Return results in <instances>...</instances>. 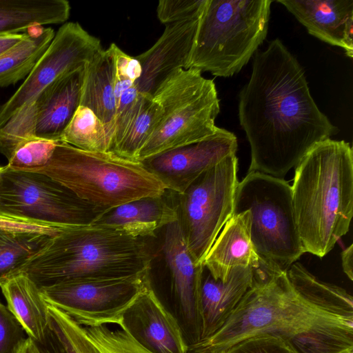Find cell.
Here are the masks:
<instances>
[{
	"label": "cell",
	"instance_id": "6da1fadb",
	"mask_svg": "<svg viewBox=\"0 0 353 353\" xmlns=\"http://www.w3.org/2000/svg\"><path fill=\"white\" fill-rule=\"evenodd\" d=\"M238 115L251 151L249 172L284 179L316 143L339 132L316 105L305 72L274 39L254 57Z\"/></svg>",
	"mask_w": 353,
	"mask_h": 353
},
{
	"label": "cell",
	"instance_id": "7a4b0ae2",
	"mask_svg": "<svg viewBox=\"0 0 353 353\" xmlns=\"http://www.w3.org/2000/svg\"><path fill=\"white\" fill-rule=\"evenodd\" d=\"M353 320L352 296L317 279L301 263L287 270L260 258L252 285L224 325L195 345L218 353L256 335L278 336L287 343L319 326Z\"/></svg>",
	"mask_w": 353,
	"mask_h": 353
},
{
	"label": "cell",
	"instance_id": "3957f363",
	"mask_svg": "<svg viewBox=\"0 0 353 353\" xmlns=\"http://www.w3.org/2000/svg\"><path fill=\"white\" fill-rule=\"evenodd\" d=\"M294 219L304 252L327 254L353 215V151L343 140L316 143L295 167Z\"/></svg>",
	"mask_w": 353,
	"mask_h": 353
},
{
	"label": "cell",
	"instance_id": "277c9868",
	"mask_svg": "<svg viewBox=\"0 0 353 353\" xmlns=\"http://www.w3.org/2000/svg\"><path fill=\"white\" fill-rule=\"evenodd\" d=\"M143 239L90 223L63 228L20 270L39 289L83 279L121 277L151 269Z\"/></svg>",
	"mask_w": 353,
	"mask_h": 353
},
{
	"label": "cell",
	"instance_id": "5b68a950",
	"mask_svg": "<svg viewBox=\"0 0 353 353\" xmlns=\"http://www.w3.org/2000/svg\"><path fill=\"white\" fill-rule=\"evenodd\" d=\"M46 174L79 199L103 212L166 189L141 161L110 152H89L59 141L43 167L30 171Z\"/></svg>",
	"mask_w": 353,
	"mask_h": 353
},
{
	"label": "cell",
	"instance_id": "8992f818",
	"mask_svg": "<svg viewBox=\"0 0 353 353\" xmlns=\"http://www.w3.org/2000/svg\"><path fill=\"white\" fill-rule=\"evenodd\" d=\"M272 0H208L185 70L230 77L265 40Z\"/></svg>",
	"mask_w": 353,
	"mask_h": 353
},
{
	"label": "cell",
	"instance_id": "52a82bcc",
	"mask_svg": "<svg viewBox=\"0 0 353 353\" xmlns=\"http://www.w3.org/2000/svg\"><path fill=\"white\" fill-rule=\"evenodd\" d=\"M153 99L161 105L163 116L137 161L203 141L218 130L215 120L220 104L216 85L196 69L174 73Z\"/></svg>",
	"mask_w": 353,
	"mask_h": 353
},
{
	"label": "cell",
	"instance_id": "ba28073f",
	"mask_svg": "<svg viewBox=\"0 0 353 353\" xmlns=\"http://www.w3.org/2000/svg\"><path fill=\"white\" fill-rule=\"evenodd\" d=\"M249 211L251 239L259 256L287 270L304 254L297 230L291 185L259 172H249L236 186L232 214Z\"/></svg>",
	"mask_w": 353,
	"mask_h": 353
},
{
	"label": "cell",
	"instance_id": "9c48e42d",
	"mask_svg": "<svg viewBox=\"0 0 353 353\" xmlns=\"http://www.w3.org/2000/svg\"><path fill=\"white\" fill-rule=\"evenodd\" d=\"M238 158L228 156L179 194V221L197 265L204 259L233 213L239 181Z\"/></svg>",
	"mask_w": 353,
	"mask_h": 353
},
{
	"label": "cell",
	"instance_id": "30bf717a",
	"mask_svg": "<svg viewBox=\"0 0 353 353\" xmlns=\"http://www.w3.org/2000/svg\"><path fill=\"white\" fill-rule=\"evenodd\" d=\"M0 213L55 227L88 224L101 213L50 176L0 171Z\"/></svg>",
	"mask_w": 353,
	"mask_h": 353
},
{
	"label": "cell",
	"instance_id": "8fae6325",
	"mask_svg": "<svg viewBox=\"0 0 353 353\" xmlns=\"http://www.w3.org/2000/svg\"><path fill=\"white\" fill-rule=\"evenodd\" d=\"M150 270L125 276L71 280L40 289L45 302L83 327L121 325Z\"/></svg>",
	"mask_w": 353,
	"mask_h": 353
},
{
	"label": "cell",
	"instance_id": "7c38bea8",
	"mask_svg": "<svg viewBox=\"0 0 353 353\" xmlns=\"http://www.w3.org/2000/svg\"><path fill=\"white\" fill-rule=\"evenodd\" d=\"M101 50L100 40L79 23H64L23 83L0 108V128L48 85L65 73L85 66Z\"/></svg>",
	"mask_w": 353,
	"mask_h": 353
},
{
	"label": "cell",
	"instance_id": "4fadbf2b",
	"mask_svg": "<svg viewBox=\"0 0 353 353\" xmlns=\"http://www.w3.org/2000/svg\"><path fill=\"white\" fill-rule=\"evenodd\" d=\"M237 138L218 128L203 141L173 149L141 161L166 190L182 194L204 172L228 156L236 154Z\"/></svg>",
	"mask_w": 353,
	"mask_h": 353
},
{
	"label": "cell",
	"instance_id": "5bb4252c",
	"mask_svg": "<svg viewBox=\"0 0 353 353\" xmlns=\"http://www.w3.org/2000/svg\"><path fill=\"white\" fill-rule=\"evenodd\" d=\"M200 19L165 25L157 41L135 57L141 74L134 83L139 92L153 97L159 88L174 73L186 68Z\"/></svg>",
	"mask_w": 353,
	"mask_h": 353
},
{
	"label": "cell",
	"instance_id": "9a60e30c",
	"mask_svg": "<svg viewBox=\"0 0 353 353\" xmlns=\"http://www.w3.org/2000/svg\"><path fill=\"white\" fill-rule=\"evenodd\" d=\"M124 323L141 344L155 353H188L190 344L174 316L161 303L149 281L127 312Z\"/></svg>",
	"mask_w": 353,
	"mask_h": 353
},
{
	"label": "cell",
	"instance_id": "2e32d148",
	"mask_svg": "<svg viewBox=\"0 0 353 353\" xmlns=\"http://www.w3.org/2000/svg\"><path fill=\"white\" fill-rule=\"evenodd\" d=\"M162 252L180 312L196 343L200 341L197 305L204 267L192 258L179 220L165 227Z\"/></svg>",
	"mask_w": 353,
	"mask_h": 353
},
{
	"label": "cell",
	"instance_id": "e0dca14e",
	"mask_svg": "<svg viewBox=\"0 0 353 353\" xmlns=\"http://www.w3.org/2000/svg\"><path fill=\"white\" fill-rule=\"evenodd\" d=\"M307 30L353 57V0H278Z\"/></svg>",
	"mask_w": 353,
	"mask_h": 353
},
{
	"label": "cell",
	"instance_id": "ac0fdd59",
	"mask_svg": "<svg viewBox=\"0 0 353 353\" xmlns=\"http://www.w3.org/2000/svg\"><path fill=\"white\" fill-rule=\"evenodd\" d=\"M252 281L250 267L234 268L225 281L213 278L204 268L197 305L199 341L209 339L224 325Z\"/></svg>",
	"mask_w": 353,
	"mask_h": 353
},
{
	"label": "cell",
	"instance_id": "d6986e66",
	"mask_svg": "<svg viewBox=\"0 0 353 353\" xmlns=\"http://www.w3.org/2000/svg\"><path fill=\"white\" fill-rule=\"evenodd\" d=\"M84 74L85 66L73 70L37 95L34 100L37 109L36 137L61 141L80 105Z\"/></svg>",
	"mask_w": 353,
	"mask_h": 353
},
{
	"label": "cell",
	"instance_id": "ffe728a7",
	"mask_svg": "<svg viewBox=\"0 0 353 353\" xmlns=\"http://www.w3.org/2000/svg\"><path fill=\"white\" fill-rule=\"evenodd\" d=\"M251 239V214L249 211L232 214L223 227L203 262L214 279L225 281L235 267L259 265Z\"/></svg>",
	"mask_w": 353,
	"mask_h": 353
},
{
	"label": "cell",
	"instance_id": "44dd1931",
	"mask_svg": "<svg viewBox=\"0 0 353 353\" xmlns=\"http://www.w3.org/2000/svg\"><path fill=\"white\" fill-rule=\"evenodd\" d=\"M178 220L176 207L170 205L160 196L138 199L104 211L92 223L143 239L154 236L157 230Z\"/></svg>",
	"mask_w": 353,
	"mask_h": 353
},
{
	"label": "cell",
	"instance_id": "7402d4cb",
	"mask_svg": "<svg viewBox=\"0 0 353 353\" xmlns=\"http://www.w3.org/2000/svg\"><path fill=\"white\" fill-rule=\"evenodd\" d=\"M114 46L111 43L108 49L101 50L85 64L80 103L102 121L111 143L116 111Z\"/></svg>",
	"mask_w": 353,
	"mask_h": 353
},
{
	"label": "cell",
	"instance_id": "603a6c76",
	"mask_svg": "<svg viewBox=\"0 0 353 353\" xmlns=\"http://www.w3.org/2000/svg\"><path fill=\"white\" fill-rule=\"evenodd\" d=\"M8 308L28 336L42 343L49 330L47 303L40 289L26 275L19 274L0 286Z\"/></svg>",
	"mask_w": 353,
	"mask_h": 353
},
{
	"label": "cell",
	"instance_id": "cb8c5ba5",
	"mask_svg": "<svg viewBox=\"0 0 353 353\" xmlns=\"http://www.w3.org/2000/svg\"><path fill=\"white\" fill-rule=\"evenodd\" d=\"M70 11L66 0H0V36L65 22Z\"/></svg>",
	"mask_w": 353,
	"mask_h": 353
},
{
	"label": "cell",
	"instance_id": "d4e9b609",
	"mask_svg": "<svg viewBox=\"0 0 353 353\" xmlns=\"http://www.w3.org/2000/svg\"><path fill=\"white\" fill-rule=\"evenodd\" d=\"M23 34L19 43L0 55V88L26 78L55 34L43 26L30 27Z\"/></svg>",
	"mask_w": 353,
	"mask_h": 353
},
{
	"label": "cell",
	"instance_id": "484cf974",
	"mask_svg": "<svg viewBox=\"0 0 353 353\" xmlns=\"http://www.w3.org/2000/svg\"><path fill=\"white\" fill-rule=\"evenodd\" d=\"M55 234L0 228V286L19 274Z\"/></svg>",
	"mask_w": 353,
	"mask_h": 353
},
{
	"label": "cell",
	"instance_id": "4316f807",
	"mask_svg": "<svg viewBox=\"0 0 353 353\" xmlns=\"http://www.w3.org/2000/svg\"><path fill=\"white\" fill-rule=\"evenodd\" d=\"M61 141L89 152H109L111 140L105 127L88 108L79 105Z\"/></svg>",
	"mask_w": 353,
	"mask_h": 353
},
{
	"label": "cell",
	"instance_id": "83f0119b",
	"mask_svg": "<svg viewBox=\"0 0 353 353\" xmlns=\"http://www.w3.org/2000/svg\"><path fill=\"white\" fill-rule=\"evenodd\" d=\"M163 116L161 105L143 95L140 110L119 143L110 152L123 158L137 160L138 154L150 138Z\"/></svg>",
	"mask_w": 353,
	"mask_h": 353
},
{
	"label": "cell",
	"instance_id": "f1b7e54d",
	"mask_svg": "<svg viewBox=\"0 0 353 353\" xmlns=\"http://www.w3.org/2000/svg\"><path fill=\"white\" fill-rule=\"evenodd\" d=\"M83 327L88 339L100 353H155L135 339L125 323L114 329L108 325ZM188 353L212 352L198 345H190Z\"/></svg>",
	"mask_w": 353,
	"mask_h": 353
},
{
	"label": "cell",
	"instance_id": "f546056e",
	"mask_svg": "<svg viewBox=\"0 0 353 353\" xmlns=\"http://www.w3.org/2000/svg\"><path fill=\"white\" fill-rule=\"evenodd\" d=\"M115 117L111 147L112 152L119 143L137 117L143 99L133 81L116 74L114 79Z\"/></svg>",
	"mask_w": 353,
	"mask_h": 353
},
{
	"label": "cell",
	"instance_id": "4dcf8cb0",
	"mask_svg": "<svg viewBox=\"0 0 353 353\" xmlns=\"http://www.w3.org/2000/svg\"><path fill=\"white\" fill-rule=\"evenodd\" d=\"M49 329L65 353H100L88 339L84 327L59 309L47 303Z\"/></svg>",
	"mask_w": 353,
	"mask_h": 353
},
{
	"label": "cell",
	"instance_id": "1f68e13d",
	"mask_svg": "<svg viewBox=\"0 0 353 353\" xmlns=\"http://www.w3.org/2000/svg\"><path fill=\"white\" fill-rule=\"evenodd\" d=\"M37 109L30 101L16 112L0 128V152L10 160L15 151L36 137Z\"/></svg>",
	"mask_w": 353,
	"mask_h": 353
},
{
	"label": "cell",
	"instance_id": "d6a6232c",
	"mask_svg": "<svg viewBox=\"0 0 353 353\" xmlns=\"http://www.w3.org/2000/svg\"><path fill=\"white\" fill-rule=\"evenodd\" d=\"M58 142L34 137L15 151L7 166L21 171L43 167L50 161Z\"/></svg>",
	"mask_w": 353,
	"mask_h": 353
},
{
	"label": "cell",
	"instance_id": "836d02e7",
	"mask_svg": "<svg viewBox=\"0 0 353 353\" xmlns=\"http://www.w3.org/2000/svg\"><path fill=\"white\" fill-rule=\"evenodd\" d=\"M208 0H161L157 13L159 21L165 25L200 19Z\"/></svg>",
	"mask_w": 353,
	"mask_h": 353
},
{
	"label": "cell",
	"instance_id": "e575fe53",
	"mask_svg": "<svg viewBox=\"0 0 353 353\" xmlns=\"http://www.w3.org/2000/svg\"><path fill=\"white\" fill-rule=\"evenodd\" d=\"M218 353H294L283 339L260 334L239 341Z\"/></svg>",
	"mask_w": 353,
	"mask_h": 353
},
{
	"label": "cell",
	"instance_id": "d590c367",
	"mask_svg": "<svg viewBox=\"0 0 353 353\" xmlns=\"http://www.w3.org/2000/svg\"><path fill=\"white\" fill-rule=\"evenodd\" d=\"M26 339L21 324L0 301V353H14Z\"/></svg>",
	"mask_w": 353,
	"mask_h": 353
},
{
	"label": "cell",
	"instance_id": "8d00e7d4",
	"mask_svg": "<svg viewBox=\"0 0 353 353\" xmlns=\"http://www.w3.org/2000/svg\"><path fill=\"white\" fill-rule=\"evenodd\" d=\"M67 226V225H66ZM63 227H55L43 223L0 213V228L18 231L36 232L55 234Z\"/></svg>",
	"mask_w": 353,
	"mask_h": 353
},
{
	"label": "cell",
	"instance_id": "74e56055",
	"mask_svg": "<svg viewBox=\"0 0 353 353\" xmlns=\"http://www.w3.org/2000/svg\"><path fill=\"white\" fill-rule=\"evenodd\" d=\"M115 72L127 77L134 83L140 77L141 68L139 61L123 52L116 44L114 46Z\"/></svg>",
	"mask_w": 353,
	"mask_h": 353
},
{
	"label": "cell",
	"instance_id": "f35d334b",
	"mask_svg": "<svg viewBox=\"0 0 353 353\" xmlns=\"http://www.w3.org/2000/svg\"><path fill=\"white\" fill-rule=\"evenodd\" d=\"M36 343V342H35ZM41 353H65L57 338L49 329L42 343H36Z\"/></svg>",
	"mask_w": 353,
	"mask_h": 353
},
{
	"label": "cell",
	"instance_id": "ab89813d",
	"mask_svg": "<svg viewBox=\"0 0 353 353\" xmlns=\"http://www.w3.org/2000/svg\"><path fill=\"white\" fill-rule=\"evenodd\" d=\"M353 245H350L341 252V265L344 273L352 281L353 279Z\"/></svg>",
	"mask_w": 353,
	"mask_h": 353
},
{
	"label": "cell",
	"instance_id": "60d3db41",
	"mask_svg": "<svg viewBox=\"0 0 353 353\" xmlns=\"http://www.w3.org/2000/svg\"><path fill=\"white\" fill-rule=\"evenodd\" d=\"M24 37L23 33L11 34L0 36V55L13 48Z\"/></svg>",
	"mask_w": 353,
	"mask_h": 353
},
{
	"label": "cell",
	"instance_id": "b9f144b4",
	"mask_svg": "<svg viewBox=\"0 0 353 353\" xmlns=\"http://www.w3.org/2000/svg\"><path fill=\"white\" fill-rule=\"evenodd\" d=\"M14 353H41V351L35 341L28 336Z\"/></svg>",
	"mask_w": 353,
	"mask_h": 353
},
{
	"label": "cell",
	"instance_id": "7bdbcfd3",
	"mask_svg": "<svg viewBox=\"0 0 353 353\" xmlns=\"http://www.w3.org/2000/svg\"><path fill=\"white\" fill-rule=\"evenodd\" d=\"M1 169H2V167L0 166V171L1 170Z\"/></svg>",
	"mask_w": 353,
	"mask_h": 353
}]
</instances>
